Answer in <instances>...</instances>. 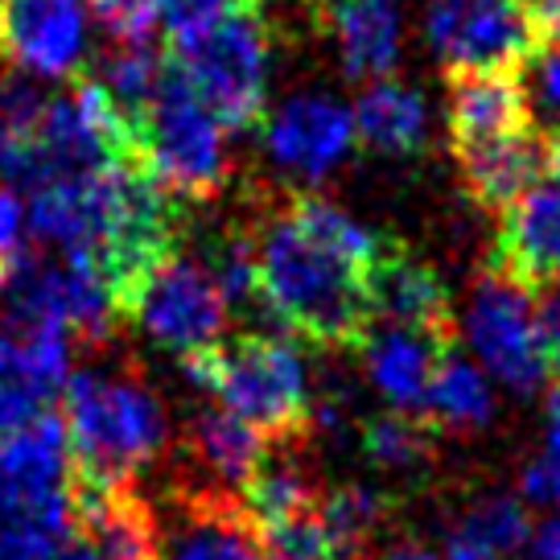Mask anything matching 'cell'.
I'll return each mask as SVG.
<instances>
[{
  "instance_id": "obj_1",
  "label": "cell",
  "mask_w": 560,
  "mask_h": 560,
  "mask_svg": "<svg viewBox=\"0 0 560 560\" xmlns=\"http://www.w3.org/2000/svg\"><path fill=\"white\" fill-rule=\"evenodd\" d=\"M260 310L317 347H359L371 330L368 277L387 240L317 194H284L256 210Z\"/></svg>"
},
{
  "instance_id": "obj_2",
  "label": "cell",
  "mask_w": 560,
  "mask_h": 560,
  "mask_svg": "<svg viewBox=\"0 0 560 560\" xmlns=\"http://www.w3.org/2000/svg\"><path fill=\"white\" fill-rule=\"evenodd\" d=\"M62 429L83 487H137L174 445V420L153 380L132 359H104L70 371Z\"/></svg>"
},
{
  "instance_id": "obj_3",
  "label": "cell",
  "mask_w": 560,
  "mask_h": 560,
  "mask_svg": "<svg viewBox=\"0 0 560 560\" xmlns=\"http://www.w3.org/2000/svg\"><path fill=\"white\" fill-rule=\"evenodd\" d=\"M190 387L214 408L247 420L268 441L301 438L314 412V375L289 338L235 334L219 347L182 359Z\"/></svg>"
},
{
  "instance_id": "obj_4",
  "label": "cell",
  "mask_w": 560,
  "mask_h": 560,
  "mask_svg": "<svg viewBox=\"0 0 560 560\" xmlns=\"http://www.w3.org/2000/svg\"><path fill=\"white\" fill-rule=\"evenodd\" d=\"M74 457L62 417L0 441V560H58L74 536Z\"/></svg>"
},
{
  "instance_id": "obj_5",
  "label": "cell",
  "mask_w": 560,
  "mask_h": 560,
  "mask_svg": "<svg viewBox=\"0 0 560 560\" xmlns=\"http://www.w3.org/2000/svg\"><path fill=\"white\" fill-rule=\"evenodd\" d=\"M174 42V70L182 74V83L223 120L228 132H244L264 120L277 46L260 13L235 9Z\"/></svg>"
},
{
  "instance_id": "obj_6",
  "label": "cell",
  "mask_w": 560,
  "mask_h": 560,
  "mask_svg": "<svg viewBox=\"0 0 560 560\" xmlns=\"http://www.w3.org/2000/svg\"><path fill=\"white\" fill-rule=\"evenodd\" d=\"M223 120L194 95L170 62V74L137 124V161L170 198L202 202L228 186L231 144Z\"/></svg>"
},
{
  "instance_id": "obj_7",
  "label": "cell",
  "mask_w": 560,
  "mask_h": 560,
  "mask_svg": "<svg viewBox=\"0 0 560 560\" xmlns=\"http://www.w3.org/2000/svg\"><path fill=\"white\" fill-rule=\"evenodd\" d=\"M228 317L231 305L198 247H170L124 301V322L177 359L219 347Z\"/></svg>"
},
{
  "instance_id": "obj_8",
  "label": "cell",
  "mask_w": 560,
  "mask_h": 560,
  "mask_svg": "<svg viewBox=\"0 0 560 560\" xmlns=\"http://www.w3.org/2000/svg\"><path fill=\"white\" fill-rule=\"evenodd\" d=\"M466 342L478 368L515 396L540 392L544 380L552 375L540 301L527 284L511 280L499 268H487L474 280L466 301Z\"/></svg>"
},
{
  "instance_id": "obj_9",
  "label": "cell",
  "mask_w": 560,
  "mask_h": 560,
  "mask_svg": "<svg viewBox=\"0 0 560 560\" xmlns=\"http://www.w3.org/2000/svg\"><path fill=\"white\" fill-rule=\"evenodd\" d=\"M420 37L450 74H508L536 54L532 0H429Z\"/></svg>"
},
{
  "instance_id": "obj_10",
  "label": "cell",
  "mask_w": 560,
  "mask_h": 560,
  "mask_svg": "<svg viewBox=\"0 0 560 560\" xmlns=\"http://www.w3.org/2000/svg\"><path fill=\"white\" fill-rule=\"evenodd\" d=\"M354 116L330 91H293L260 120V149L289 182H326L354 149Z\"/></svg>"
},
{
  "instance_id": "obj_11",
  "label": "cell",
  "mask_w": 560,
  "mask_h": 560,
  "mask_svg": "<svg viewBox=\"0 0 560 560\" xmlns=\"http://www.w3.org/2000/svg\"><path fill=\"white\" fill-rule=\"evenodd\" d=\"M91 0H0V46L30 79L62 83L91 58Z\"/></svg>"
},
{
  "instance_id": "obj_12",
  "label": "cell",
  "mask_w": 560,
  "mask_h": 560,
  "mask_svg": "<svg viewBox=\"0 0 560 560\" xmlns=\"http://www.w3.org/2000/svg\"><path fill=\"white\" fill-rule=\"evenodd\" d=\"M70 342L54 326H0V441L50 417L70 380Z\"/></svg>"
},
{
  "instance_id": "obj_13",
  "label": "cell",
  "mask_w": 560,
  "mask_h": 560,
  "mask_svg": "<svg viewBox=\"0 0 560 560\" xmlns=\"http://www.w3.org/2000/svg\"><path fill=\"white\" fill-rule=\"evenodd\" d=\"M161 560H268V552L244 503L177 482L174 515L161 520Z\"/></svg>"
},
{
  "instance_id": "obj_14",
  "label": "cell",
  "mask_w": 560,
  "mask_h": 560,
  "mask_svg": "<svg viewBox=\"0 0 560 560\" xmlns=\"http://www.w3.org/2000/svg\"><path fill=\"white\" fill-rule=\"evenodd\" d=\"M322 25L338 67L354 83L392 79L408 50L404 0H326Z\"/></svg>"
},
{
  "instance_id": "obj_15",
  "label": "cell",
  "mask_w": 560,
  "mask_h": 560,
  "mask_svg": "<svg viewBox=\"0 0 560 560\" xmlns=\"http://www.w3.org/2000/svg\"><path fill=\"white\" fill-rule=\"evenodd\" d=\"M371 326H400L454 342V301L445 280L400 244H384L368 277Z\"/></svg>"
},
{
  "instance_id": "obj_16",
  "label": "cell",
  "mask_w": 560,
  "mask_h": 560,
  "mask_svg": "<svg viewBox=\"0 0 560 560\" xmlns=\"http://www.w3.org/2000/svg\"><path fill=\"white\" fill-rule=\"evenodd\" d=\"M450 347L454 342H445V338L400 330V326H371L359 342L368 384L387 404V412H404V417L424 412L441 359L450 354Z\"/></svg>"
},
{
  "instance_id": "obj_17",
  "label": "cell",
  "mask_w": 560,
  "mask_h": 560,
  "mask_svg": "<svg viewBox=\"0 0 560 560\" xmlns=\"http://www.w3.org/2000/svg\"><path fill=\"white\" fill-rule=\"evenodd\" d=\"M490 268L527 289L560 284V182H540L503 210Z\"/></svg>"
},
{
  "instance_id": "obj_18",
  "label": "cell",
  "mask_w": 560,
  "mask_h": 560,
  "mask_svg": "<svg viewBox=\"0 0 560 560\" xmlns=\"http://www.w3.org/2000/svg\"><path fill=\"white\" fill-rule=\"evenodd\" d=\"M182 454L194 466V478H182V482H194L202 490H223V494H235V490L247 487V478L256 474V466L268 454V438L260 429H252L247 420L231 417L223 408H198L190 420H186V438H182Z\"/></svg>"
},
{
  "instance_id": "obj_19",
  "label": "cell",
  "mask_w": 560,
  "mask_h": 560,
  "mask_svg": "<svg viewBox=\"0 0 560 560\" xmlns=\"http://www.w3.org/2000/svg\"><path fill=\"white\" fill-rule=\"evenodd\" d=\"M454 153L470 198L482 210H499V214L515 207L532 186H540L544 170L552 165V144L536 128L487 140V144H470V149H454Z\"/></svg>"
},
{
  "instance_id": "obj_20",
  "label": "cell",
  "mask_w": 560,
  "mask_h": 560,
  "mask_svg": "<svg viewBox=\"0 0 560 560\" xmlns=\"http://www.w3.org/2000/svg\"><path fill=\"white\" fill-rule=\"evenodd\" d=\"M350 116H354V137L380 158H417L424 153L429 132H433L429 95L396 74L359 91Z\"/></svg>"
},
{
  "instance_id": "obj_21",
  "label": "cell",
  "mask_w": 560,
  "mask_h": 560,
  "mask_svg": "<svg viewBox=\"0 0 560 560\" xmlns=\"http://www.w3.org/2000/svg\"><path fill=\"white\" fill-rule=\"evenodd\" d=\"M445 116L454 149L487 144L532 128V104L515 74H450Z\"/></svg>"
},
{
  "instance_id": "obj_22",
  "label": "cell",
  "mask_w": 560,
  "mask_h": 560,
  "mask_svg": "<svg viewBox=\"0 0 560 560\" xmlns=\"http://www.w3.org/2000/svg\"><path fill=\"white\" fill-rule=\"evenodd\" d=\"M387 503L384 490L363 487V482H342L322 494L317 503V524L330 540L334 560H359L371 548V540L384 532L387 524Z\"/></svg>"
},
{
  "instance_id": "obj_23",
  "label": "cell",
  "mask_w": 560,
  "mask_h": 560,
  "mask_svg": "<svg viewBox=\"0 0 560 560\" xmlns=\"http://www.w3.org/2000/svg\"><path fill=\"white\" fill-rule=\"evenodd\" d=\"M46 95L30 79H0V186L34 182Z\"/></svg>"
},
{
  "instance_id": "obj_24",
  "label": "cell",
  "mask_w": 560,
  "mask_h": 560,
  "mask_svg": "<svg viewBox=\"0 0 560 560\" xmlns=\"http://www.w3.org/2000/svg\"><path fill=\"white\" fill-rule=\"evenodd\" d=\"M494 408L499 404H494L487 371L466 363V359H457L454 350H450L441 359L424 412L438 420L441 429H450V433H482L494 420Z\"/></svg>"
},
{
  "instance_id": "obj_25",
  "label": "cell",
  "mask_w": 560,
  "mask_h": 560,
  "mask_svg": "<svg viewBox=\"0 0 560 560\" xmlns=\"http://www.w3.org/2000/svg\"><path fill=\"white\" fill-rule=\"evenodd\" d=\"M165 74H170V62H165L149 42H120V46L104 58L95 88L104 91L107 100H112V107L137 128L140 116L153 104V95H158L161 83H165Z\"/></svg>"
},
{
  "instance_id": "obj_26",
  "label": "cell",
  "mask_w": 560,
  "mask_h": 560,
  "mask_svg": "<svg viewBox=\"0 0 560 560\" xmlns=\"http://www.w3.org/2000/svg\"><path fill=\"white\" fill-rule=\"evenodd\" d=\"M527 536H532V520H527L524 499H515L508 490H490L482 499H474L454 524L457 548H474L499 560L508 552H524Z\"/></svg>"
},
{
  "instance_id": "obj_27",
  "label": "cell",
  "mask_w": 560,
  "mask_h": 560,
  "mask_svg": "<svg viewBox=\"0 0 560 560\" xmlns=\"http://www.w3.org/2000/svg\"><path fill=\"white\" fill-rule=\"evenodd\" d=\"M359 445L375 470L392 478H420L433 466V433L429 424L404 412H380L368 424H359Z\"/></svg>"
},
{
  "instance_id": "obj_28",
  "label": "cell",
  "mask_w": 560,
  "mask_h": 560,
  "mask_svg": "<svg viewBox=\"0 0 560 560\" xmlns=\"http://www.w3.org/2000/svg\"><path fill=\"white\" fill-rule=\"evenodd\" d=\"M527 104L548 128L560 132V37H548L540 50L532 54L527 70Z\"/></svg>"
},
{
  "instance_id": "obj_29",
  "label": "cell",
  "mask_w": 560,
  "mask_h": 560,
  "mask_svg": "<svg viewBox=\"0 0 560 560\" xmlns=\"http://www.w3.org/2000/svg\"><path fill=\"white\" fill-rule=\"evenodd\" d=\"M527 503H560V387L548 404V433L540 457L524 470Z\"/></svg>"
},
{
  "instance_id": "obj_30",
  "label": "cell",
  "mask_w": 560,
  "mask_h": 560,
  "mask_svg": "<svg viewBox=\"0 0 560 560\" xmlns=\"http://www.w3.org/2000/svg\"><path fill=\"white\" fill-rule=\"evenodd\" d=\"M170 0H91V13L120 42H149Z\"/></svg>"
},
{
  "instance_id": "obj_31",
  "label": "cell",
  "mask_w": 560,
  "mask_h": 560,
  "mask_svg": "<svg viewBox=\"0 0 560 560\" xmlns=\"http://www.w3.org/2000/svg\"><path fill=\"white\" fill-rule=\"evenodd\" d=\"M252 0H170L165 4V25L174 30V37L190 34L207 21L223 18V13H235V9H247Z\"/></svg>"
},
{
  "instance_id": "obj_32",
  "label": "cell",
  "mask_w": 560,
  "mask_h": 560,
  "mask_svg": "<svg viewBox=\"0 0 560 560\" xmlns=\"http://www.w3.org/2000/svg\"><path fill=\"white\" fill-rule=\"evenodd\" d=\"M21 240H25V207L13 186H0V280L21 256Z\"/></svg>"
},
{
  "instance_id": "obj_33",
  "label": "cell",
  "mask_w": 560,
  "mask_h": 560,
  "mask_svg": "<svg viewBox=\"0 0 560 560\" xmlns=\"http://www.w3.org/2000/svg\"><path fill=\"white\" fill-rule=\"evenodd\" d=\"M524 560H560V515L532 527L524 544Z\"/></svg>"
},
{
  "instance_id": "obj_34",
  "label": "cell",
  "mask_w": 560,
  "mask_h": 560,
  "mask_svg": "<svg viewBox=\"0 0 560 560\" xmlns=\"http://www.w3.org/2000/svg\"><path fill=\"white\" fill-rule=\"evenodd\" d=\"M544 314V338H548V359H552V371L560 375V284L540 301Z\"/></svg>"
},
{
  "instance_id": "obj_35",
  "label": "cell",
  "mask_w": 560,
  "mask_h": 560,
  "mask_svg": "<svg viewBox=\"0 0 560 560\" xmlns=\"http://www.w3.org/2000/svg\"><path fill=\"white\" fill-rule=\"evenodd\" d=\"M380 560H441V557H433V552L420 548V544H396V548H387Z\"/></svg>"
},
{
  "instance_id": "obj_36",
  "label": "cell",
  "mask_w": 560,
  "mask_h": 560,
  "mask_svg": "<svg viewBox=\"0 0 560 560\" xmlns=\"http://www.w3.org/2000/svg\"><path fill=\"white\" fill-rule=\"evenodd\" d=\"M445 560H499V557H487V552H474V548H457V544H450V557Z\"/></svg>"
},
{
  "instance_id": "obj_37",
  "label": "cell",
  "mask_w": 560,
  "mask_h": 560,
  "mask_svg": "<svg viewBox=\"0 0 560 560\" xmlns=\"http://www.w3.org/2000/svg\"><path fill=\"white\" fill-rule=\"evenodd\" d=\"M548 144H552V165L560 170V132H557V140H548Z\"/></svg>"
},
{
  "instance_id": "obj_38",
  "label": "cell",
  "mask_w": 560,
  "mask_h": 560,
  "mask_svg": "<svg viewBox=\"0 0 560 560\" xmlns=\"http://www.w3.org/2000/svg\"><path fill=\"white\" fill-rule=\"evenodd\" d=\"M0 58H4V46H0Z\"/></svg>"
}]
</instances>
